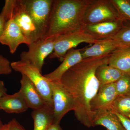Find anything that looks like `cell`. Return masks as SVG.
Instances as JSON below:
<instances>
[{
  "label": "cell",
  "mask_w": 130,
  "mask_h": 130,
  "mask_svg": "<svg viewBox=\"0 0 130 130\" xmlns=\"http://www.w3.org/2000/svg\"><path fill=\"white\" fill-rule=\"evenodd\" d=\"M7 124L4 125L2 130H7Z\"/></svg>",
  "instance_id": "cell-32"
},
{
  "label": "cell",
  "mask_w": 130,
  "mask_h": 130,
  "mask_svg": "<svg viewBox=\"0 0 130 130\" xmlns=\"http://www.w3.org/2000/svg\"><path fill=\"white\" fill-rule=\"evenodd\" d=\"M56 38H48L28 46V51L20 55V60L29 63L42 73L44 60L53 52Z\"/></svg>",
  "instance_id": "cell-7"
},
{
  "label": "cell",
  "mask_w": 130,
  "mask_h": 130,
  "mask_svg": "<svg viewBox=\"0 0 130 130\" xmlns=\"http://www.w3.org/2000/svg\"><path fill=\"white\" fill-rule=\"evenodd\" d=\"M83 60L81 50L71 49L68 51L62 63L56 70L44 75L50 81H60L63 74L67 71Z\"/></svg>",
  "instance_id": "cell-14"
},
{
  "label": "cell",
  "mask_w": 130,
  "mask_h": 130,
  "mask_svg": "<svg viewBox=\"0 0 130 130\" xmlns=\"http://www.w3.org/2000/svg\"><path fill=\"white\" fill-rule=\"evenodd\" d=\"M112 39L116 41L120 47H130V23L126 21L123 28Z\"/></svg>",
  "instance_id": "cell-23"
},
{
  "label": "cell",
  "mask_w": 130,
  "mask_h": 130,
  "mask_svg": "<svg viewBox=\"0 0 130 130\" xmlns=\"http://www.w3.org/2000/svg\"><path fill=\"white\" fill-rule=\"evenodd\" d=\"M114 113L118 117L122 125L126 130H130V119L120 114Z\"/></svg>",
  "instance_id": "cell-28"
},
{
  "label": "cell",
  "mask_w": 130,
  "mask_h": 130,
  "mask_svg": "<svg viewBox=\"0 0 130 130\" xmlns=\"http://www.w3.org/2000/svg\"><path fill=\"white\" fill-rule=\"evenodd\" d=\"M128 118H129V119H130V116H128Z\"/></svg>",
  "instance_id": "cell-33"
},
{
  "label": "cell",
  "mask_w": 130,
  "mask_h": 130,
  "mask_svg": "<svg viewBox=\"0 0 130 130\" xmlns=\"http://www.w3.org/2000/svg\"><path fill=\"white\" fill-rule=\"evenodd\" d=\"M115 83L100 86L90 103L92 111L110 110L111 106L118 96Z\"/></svg>",
  "instance_id": "cell-12"
},
{
  "label": "cell",
  "mask_w": 130,
  "mask_h": 130,
  "mask_svg": "<svg viewBox=\"0 0 130 130\" xmlns=\"http://www.w3.org/2000/svg\"><path fill=\"white\" fill-rule=\"evenodd\" d=\"M124 73L107 63H104L98 68L95 75L100 82V87L115 83Z\"/></svg>",
  "instance_id": "cell-20"
},
{
  "label": "cell",
  "mask_w": 130,
  "mask_h": 130,
  "mask_svg": "<svg viewBox=\"0 0 130 130\" xmlns=\"http://www.w3.org/2000/svg\"><path fill=\"white\" fill-rule=\"evenodd\" d=\"M7 91L4 82L0 80V98L7 94Z\"/></svg>",
  "instance_id": "cell-29"
},
{
  "label": "cell",
  "mask_w": 130,
  "mask_h": 130,
  "mask_svg": "<svg viewBox=\"0 0 130 130\" xmlns=\"http://www.w3.org/2000/svg\"><path fill=\"white\" fill-rule=\"evenodd\" d=\"M122 19L130 22V0H110Z\"/></svg>",
  "instance_id": "cell-22"
},
{
  "label": "cell",
  "mask_w": 130,
  "mask_h": 130,
  "mask_svg": "<svg viewBox=\"0 0 130 130\" xmlns=\"http://www.w3.org/2000/svg\"><path fill=\"white\" fill-rule=\"evenodd\" d=\"M93 124L94 126H102L107 130H126L118 117L111 110L95 112Z\"/></svg>",
  "instance_id": "cell-18"
},
{
  "label": "cell",
  "mask_w": 130,
  "mask_h": 130,
  "mask_svg": "<svg viewBox=\"0 0 130 130\" xmlns=\"http://www.w3.org/2000/svg\"><path fill=\"white\" fill-rule=\"evenodd\" d=\"M48 130H62L60 124L53 123Z\"/></svg>",
  "instance_id": "cell-30"
},
{
  "label": "cell",
  "mask_w": 130,
  "mask_h": 130,
  "mask_svg": "<svg viewBox=\"0 0 130 130\" xmlns=\"http://www.w3.org/2000/svg\"><path fill=\"white\" fill-rule=\"evenodd\" d=\"M90 1L53 0L48 31L45 39L82 29L85 11Z\"/></svg>",
  "instance_id": "cell-2"
},
{
  "label": "cell",
  "mask_w": 130,
  "mask_h": 130,
  "mask_svg": "<svg viewBox=\"0 0 130 130\" xmlns=\"http://www.w3.org/2000/svg\"><path fill=\"white\" fill-rule=\"evenodd\" d=\"M20 83L21 86L20 90L29 108L32 110L38 109L47 104L36 86L25 74H22Z\"/></svg>",
  "instance_id": "cell-13"
},
{
  "label": "cell",
  "mask_w": 130,
  "mask_h": 130,
  "mask_svg": "<svg viewBox=\"0 0 130 130\" xmlns=\"http://www.w3.org/2000/svg\"><path fill=\"white\" fill-rule=\"evenodd\" d=\"M96 41L83 29L59 36L56 38L53 52L49 58H58L60 61H63L65 55L70 50L82 43L94 44Z\"/></svg>",
  "instance_id": "cell-6"
},
{
  "label": "cell",
  "mask_w": 130,
  "mask_h": 130,
  "mask_svg": "<svg viewBox=\"0 0 130 130\" xmlns=\"http://www.w3.org/2000/svg\"><path fill=\"white\" fill-rule=\"evenodd\" d=\"M11 3L12 0H6L5 5L0 13V37L4 31L6 24L9 19Z\"/></svg>",
  "instance_id": "cell-25"
},
{
  "label": "cell",
  "mask_w": 130,
  "mask_h": 130,
  "mask_svg": "<svg viewBox=\"0 0 130 130\" xmlns=\"http://www.w3.org/2000/svg\"><path fill=\"white\" fill-rule=\"evenodd\" d=\"M110 54L84 59L67 71L61 78V83L73 98L76 118L88 128L94 126L95 115L91 102L100 88L96 71L101 65L107 63Z\"/></svg>",
  "instance_id": "cell-1"
},
{
  "label": "cell",
  "mask_w": 130,
  "mask_h": 130,
  "mask_svg": "<svg viewBox=\"0 0 130 130\" xmlns=\"http://www.w3.org/2000/svg\"><path fill=\"white\" fill-rule=\"evenodd\" d=\"M107 64L123 73H130V47L116 49L110 54Z\"/></svg>",
  "instance_id": "cell-19"
},
{
  "label": "cell",
  "mask_w": 130,
  "mask_h": 130,
  "mask_svg": "<svg viewBox=\"0 0 130 130\" xmlns=\"http://www.w3.org/2000/svg\"><path fill=\"white\" fill-rule=\"evenodd\" d=\"M115 84L118 96L130 94V73H124Z\"/></svg>",
  "instance_id": "cell-24"
},
{
  "label": "cell",
  "mask_w": 130,
  "mask_h": 130,
  "mask_svg": "<svg viewBox=\"0 0 130 130\" xmlns=\"http://www.w3.org/2000/svg\"><path fill=\"white\" fill-rule=\"evenodd\" d=\"M12 69L28 77L37 89L46 104L53 107L51 82L42 75L35 67L27 62L20 60L11 63Z\"/></svg>",
  "instance_id": "cell-5"
},
{
  "label": "cell",
  "mask_w": 130,
  "mask_h": 130,
  "mask_svg": "<svg viewBox=\"0 0 130 130\" xmlns=\"http://www.w3.org/2000/svg\"><path fill=\"white\" fill-rule=\"evenodd\" d=\"M121 19L95 24L84 26L83 29L96 40L112 39L124 26Z\"/></svg>",
  "instance_id": "cell-10"
},
{
  "label": "cell",
  "mask_w": 130,
  "mask_h": 130,
  "mask_svg": "<svg viewBox=\"0 0 130 130\" xmlns=\"http://www.w3.org/2000/svg\"><path fill=\"white\" fill-rule=\"evenodd\" d=\"M53 1L19 0L20 6L35 24L37 42L44 40L48 31Z\"/></svg>",
  "instance_id": "cell-3"
},
{
  "label": "cell",
  "mask_w": 130,
  "mask_h": 130,
  "mask_svg": "<svg viewBox=\"0 0 130 130\" xmlns=\"http://www.w3.org/2000/svg\"><path fill=\"white\" fill-rule=\"evenodd\" d=\"M119 48L120 47L115 40L107 39L96 40L92 46L81 51L84 59L107 55Z\"/></svg>",
  "instance_id": "cell-15"
},
{
  "label": "cell",
  "mask_w": 130,
  "mask_h": 130,
  "mask_svg": "<svg viewBox=\"0 0 130 130\" xmlns=\"http://www.w3.org/2000/svg\"><path fill=\"white\" fill-rule=\"evenodd\" d=\"M3 124L2 122L1 121V119H0V130H2V128L3 127Z\"/></svg>",
  "instance_id": "cell-31"
},
{
  "label": "cell",
  "mask_w": 130,
  "mask_h": 130,
  "mask_svg": "<svg viewBox=\"0 0 130 130\" xmlns=\"http://www.w3.org/2000/svg\"><path fill=\"white\" fill-rule=\"evenodd\" d=\"M31 116L34 120L33 130H48L53 123V107L46 104L32 110Z\"/></svg>",
  "instance_id": "cell-17"
},
{
  "label": "cell",
  "mask_w": 130,
  "mask_h": 130,
  "mask_svg": "<svg viewBox=\"0 0 130 130\" xmlns=\"http://www.w3.org/2000/svg\"><path fill=\"white\" fill-rule=\"evenodd\" d=\"M0 43L9 47L10 53H14L20 44L24 43L28 46L30 43L22 33L13 19L10 18L5 25L4 31L0 37Z\"/></svg>",
  "instance_id": "cell-11"
},
{
  "label": "cell",
  "mask_w": 130,
  "mask_h": 130,
  "mask_svg": "<svg viewBox=\"0 0 130 130\" xmlns=\"http://www.w3.org/2000/svg\"><path fill=\"white\" fill-rule=\"evenodd\" d=\"M7 124V130H25L16 119L12 120Z\"/></svg>",
  "instance_id": "cell-27"
},
{
  "label": "cell",
  "mask_w": 130,
  "mask_h": 130,
  "mask_svg": "<svg viewBox=\"0 0 130 130\" xmlns=\"http://www.w3.org/2000/svg\"><path fill=\"white\" fill-rule=\"evenodd\" d=\"M51 84L53 105V123L60 124L66 114L74 110V100L60 81H51Z\"/></svg>",
  "instance_id": "cell-8"
},
{
  "label": "cell",
  "mask_w": 130,
  "mask_h": 130,
  "mask_svg": "<svg viewBox=\"0 0 130 130\" xmlns=\"http://www.w3.org/2000/svg\"><path fill=\"white\" fill-rule=\"evenodd\" d=\"M120 19H121L110 0H91L84 14V26Z\"/></svg>",
  "instance_id": "cell-4"
},
{
  "label": "cell",
  "mask_w": 130,
  "mask_h": 130,
  "mask_svg": "<svg viewBox=\"0 0 130 130\" xmlns=\"http://www.w3.org/2000/svg\"><path fill=\"white\" fill-rule=\"evenodd\" d=\"M11 18L18 26L30 44L37 42L36 30L35 24L29 15L20 6L19 0H12L9 19Z\"/></svg>",
  "instance_id": "cell-9"
},
{
  "label": "cell",
  "mask_w": 130,
  "mask_h": 130,
  "mask_svg": "<svg viewBox=\"0 0 130 130\" xmlns=\"http://www.w3.org/2000/svg\"><path fill=\"white\" fill-rule=\"evenodd\" d=\"M29 108L20 90L13 94H6L0 98V109L8 113H21Z\"/></svg>",
  "instance_id": "cell-16"
},
{
  "label": "cell",
  "mask_w": 130,
  "mask_h": 130,
  "mask_svg": "<svg viewBox=\"0 0 130 130\" xmlns=\"http://www.w3.org/2000/svg\"><path fill=\"white\" fill-rule=\"evenodd\" d=\"M12 71L9 61L2 55H0V75L10 74Z\"/></svg>",
  "instance_id": "cell-26"
},
{
  "label": "cell",
  "mask_w": 130,
  "mask_h": 130,
  "mask_svg": "<svg viewBox=\"0 0 130 130\" xmlns=\"http://www.w3.org/2000/svg\"><path fill=\"white\" fill-rule=\"evenodd\" d=\"M110 110L128 117L130 115V94L118 96L112 103Z\"/></svg>",
  "instance_id": "cell-21"
}]
</instances>
